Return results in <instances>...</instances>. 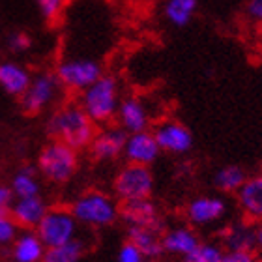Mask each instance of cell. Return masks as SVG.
Instances as JSON below:
<instances>
[{
	"label": "cell",
	"mask_w": 262,
	"mask_h": 262,
	"mask_svg": "<svg viewBox=\"0 0 262 262\" xmlns=\"http://www.w3.org/2000/svg\"><path fill=\"white\" fill-rule=\"evenodd\" d=\"M98 126L82 111L79 103H66L56 109L47 122V133L53 141H60L73 150H86L92 142Z\"/></svg>",
	"instance_id": "1"
},
{
	"label": "cell",
	"mask_w": 262,
	"mask_h": 262,
	"mask_svg": "<svg viewBox=\"0 0 262 262\" xmlns=\"http://www.w3.org/2000/svg\"><path fill=\"white\" fill-rule=\"evenodd\" d=\"M70 210L77 223L90 229H105L120 219V202L99 189L81 193L70 204Z\"/></svg>",
	"instance_id": "2"
},
{
	"label": "cell",
	"mask_w": 262,
	"mask_h": 262,
	"mask_svg": "<svg viewBox=\"0 0 262 262\" xmlns=\"http://www.w3.org/2000/svg\"><path fill=\"white\" fill-rule=\"evenodd\" d=\"M120 84L115 75H101L81 92L79 105L96 126H107L115 120L120 103Z\"/></svg>",
	"instance_id": "3"
},
{
	"label": "cell",
	"mask_w": 262,
	"mask_h": 262,
	"mask_svg": "<svg viewBox=\"0 0 262 262\" xmlns=\"http://www.w3.org/2000/svg\"><path fill=\"white\" fill-rule=\"evenodd\" d=\"M79 152L60 141L47 142L38 154L36 159V169L45 180L64 186L73 180V176L79 170Z\"/></svg>",
	"instance_id": "4"
},
{
	"label": "cell",
	"mask_w": 262,
	"mask_h": 262,
	"mask_svg": "<svg viewBox=\"0 0 262 262\" xmlns=\"http://www.w3.org/2000/svg\"><path fill=\"white\" fill-rule=\"evenodd\" d=\"M154 186V172L146 165L126 163L113 180V191H115L116 201H139V199H148L152 196Z\"/></svg>",
	"instance_id": "5"
},
{
	"label": "cell",
	"mask_w": 262,
	"mask_h": 262,
	"mask_svg": "<svg viewBox=\"0 0 262 262\" xmlns=\"http://www.w3.org/2000/svg\"><path fill=\"white\" fill-rule=\"evenodd\" d=\"M77 227L70 206H49L34 230L45 247H55L77 238Z\"/></svg>",
	"instance_id": "6"
},
{
	"label": "cell",
	"mask_w": 262,
	"mask_h": 262,
	"mask_svg": "<svg viewBox=\"0 0 262 262\" xmlns=\"http://www.w3.org/2000/svg\"><path fill=\"white\" fill-rule=\"evenodd\" d=\"M60 88L62 84L56 79L55 71H39V73L32 75V81H30L28 88L19 98L21 111L27 116L41 115L58 98Z\"/></svg>",
	"instance_id": "7"
},
{
	"label": "cell",
	"mask_w": 262,
	"mask_h": 262,
	"mask_svg": "<svg viewBox=\"0 0 262 262\" xmlns=\"http://www.w3.org/2000/svg\"><path fill=\"white\" fill-rule=\"evenodd\" d=\"M55 75L62 88L73 90V92H82L94 81H98L103 75V68L94 58H64L58 62L55 70Z\"/></svg>",
	"instance_id": "8"
},
{
	"label": "cell",
	"mask_w": 262,
	"mask_h": 262,
	"mask_svg": "<svg viewBox=\"0 0 262 262\" xmlns=\"http://www.w3.org/2000/svg\"><path fill=\"white\" fill-rule=\"evenodd\" d=\"M229 201L221 195L193 196L186 206V219L193 229H210L229 215Z\"/></svg>",
	"instance_id": "9"
},
{
	"label": "cell",
	"mask_w": 262,
	"mask_h": 262,
	"mask_svg": "<svg viewBox=\"0 0 262 262\" xmlns=\"http://www.w3.org/2000/svg\"><path fill=\"white\" fill-rule=\"evenodd\" d=\"M156 142L161 152L170 154V156H184V154L193 150V133L191 129L182 124L180 120L174 118H167L156 124L152 129Z\"/></svg>",
	"instance_id": "10"
},
{
	"label": "cell",
	"mask_w": 262,
	"mask_h": 262,
	"mask_svg": "<svg viewBox=\"0 0 262 262\" xmlns=\"http://www.w3.org/2000/svg\"><path fill=\"white\" fill-rule=\"evenodd\" d=\"M127 133L122 129L118 124H107L101 129L96 131L92 142L88 144V154L94 161L105 163V161H115L124 154V144H126Z\"/></svg>",
	"instance_id": "11"
},
{
	"label": "cell",
	"mask_w": 262,
	"mask_h": 262,
	"mask_svg": "<svg viewBox=\"0 0 262 262\" xmlns=\"http://www.w3.org/2000/svg\"><path fill=\"white\" fill-rule=\"evenodd\" d=\"M115 120L118 122V126L129 135V133H139V131L150 129L152 115H150L148 105L144 103L141 98L127 96V98L120 99Z\"/></svg>",
	"instance_id": "12"
},
{
	"label": "cell",
	"mask_w": 262,
	"mask_h": 262,
	"mask_svg": "<svg viewBox=\"0 0 262 262\" xmlns=\"http://www.w3.org/2000/svg\"><path fill=\"white\" fill-rule=\"evenodd\" d=\"M120 219L127 227H152V229L163 230L161 213L158 204L152 201V196L120 202Z\"/></svg>",
	"instance_id": "13"
},
{
	"label": "cell",
	"mask_w": 262,
	"mask_h": 262,
	"mask_svg": "<svg viewBox=\"0 0 262 262\" xmlns=\"http://www.w3.org/2000/svg\"><path fill=\"white\" fill-rule=\"evenodd\" d=\"M234 195L242 217L251 223L262 221V172L251 176L247 174L246 182Z\"/></svg>",
	"instance_id": "14"
},
{
	"label": "cell",
	"mask_w": 262,
	"mask_h": 262,
	"mask_svg": "<svg viewBox=\"0 0 262 262\" xmlns=\"http://www.w3.org/2000/svg\"><path fill=\"white\" fill-rule=\"evenodd\" d=\"M159 150L156 137L150 129L148 131H139V133H129L124 144V158L127 159V163H137V165H146L150 167L156 163L159 158Z\"/></svg>",
	"instance_id": "15"
},
{
	"label": "cell",
	"mask_w": 262,
	"mask_h": 262,
	"mask_svg": "<svg viewBox=\"0 0 262 262\" xmlns=\"http://www.w3.org/2000/svg\"><path fill=\"white\" fill-rule=\"evenodd\" d=\"M47 202L41 199V195L25 196V199H15L10 208V217L13 223L23 230H34L41 221V217L47 212Z\"/></svg>",
	"instance_id": "16"
},
{
	"label": "cell",
	"mask_w": 262,
	"mask_h": 262,
	"mask_svg": "<svg viewBox=\"0 0 262 262\" xmlns=\"http://www.w3.org/2000/svg\"><path fill=\"white\" fill-rule=\"evenodd\" d=\"M199 244H201V238L191 225H176L163 230L161 234L163 253H169L172 257H186Z\"/></svg>",
	"instance_id": "17"
},
{
	"label": "cell",
	"mask_w": 262,
	"mask_h": 262,
	"mask_svg": "<svg viewBox=\"0 0 262 262\" xmlns=\"http://www.w3.org/2000/svg\"><path fill=\"white\" fill-rule=\"evenodd\" d=\"M219 244L225 251H255V223L242 217L221 230Z\"/></svg>",
	"instance_id": "18"
},
{
	"label": "cell",
	"mask_w": 262,
	"mask_h": 262,
	"mask_svg": "<svg viewBox=\"0 0 262 262\" xmlns=\"http://www.w3.org/2000/svg\"><path fill=\"white\" fill-rule=\"evenodd\" d=\"M32 81L27 66L15 60H0V88L11 98H21Z\"/></svg>",
	"instance_id": "19"
},
{
	"label": "cell",
	"mask_w": 262,
	"mask_h": 262,
	"mask_svg": "<svg viewBox=\"0 0 262 262\" xmlns=\"http://www.w3.org/2000/svg\"><path fill=\"white\" fill-rule=\"evenodd\" d=\"M45 249L36 230H23L11 242V258L13 262H41Z\"/></svg>",
	"instance_id": "20"
},
{
	"label": "cell",
	"mask_w": 262,
	"mask_h": 262,
	"mask_svg": "<svg viewBox=\"0 0 262 262\" xmlns=\"http://www.w3.org/2000/svg\"><path fill=\"white\" fill-rule=\"evenodd\" d=\"M161 234L163 230L152 229V227H127V242H131L144 255V258H152V260L163 255Z\"/></svg>",
	"instance_id": "21"
},
{
	"label": "cell",
	"mask_w": 262,
	"mask_h": 262,
	"mask_svg": "<svg viewBox=\"0 0 262 262\" xmlns=\"http://www.w3.org/2000/svg\"><path fill=\"white\" fill-rule=\"evenodd\" d=\"M11 191L15 199H25V196H36L41 191V184L38 178V169L34 165L25 163L19 167L13 178H11Z\"/></svg>",
	"instance_id": "22"
},
{
	"label": "cell",
	"mask_w": 262,
	"mask_h": 262,
	"mask_svg": "<svg viewBox=\"0 0 262 262\" xmlns=\"http://www.w3.org/2000/svg\"><path fill=\"white\" fill-rule=\"evenodd\" d=\"M196 8H199V0H165L163 15L172 27L184 28L193 21Z\"/></svg>",
	"instance_id": "23"
},
{
	"label": "cell",
	"mask_w": 262,
	"mask_h": 262,
	"mask_svg": "<svg viewBox=\"0 0 262 262\" xmlns=\"http://www.w3.org/2000/svg\"><path fill=\"white\" fill-rule=\"evenodd\" d=\"M84 253H86V244L81 238H73L60 246L47 247L41 262H81Z\"/></svg>",
	"instance_id": "24"
},
{
	"label": "cell",
	"mask_w": 262,
	"mask_h": 262,
	"mask_svg": "<svg viewBox=\"0 0 262 262\" xmlns=\"http://www.w3.org/2000/svg\"><path fill=\"white\" fill-rule=\"evenodd\" d=\"M247 172L240 165H225L213 174V186L223 195H234L246 182Z\"/></svg>",
	"instance_id": "25"
},
{
	"label": "cell",
	"mask_w": 262,
	"mask_h": 262,
	"mask_svg": "<svg viewBox=\"0 0 262 262\" xmlns=\"http://www.w3.org/2000/svg\"><path fill=\"white\" fill-rule=\"evenodd\" d=\"M225 249L219 242H201L191 253L182 257V262H221Z\"/></svg>",
	"instance_id": "26"
},
{
	"label": "cell",
	"mask_w": 262,
	"mask_h": 262,
	"mask_svg": "<svg viewBox=\"0 0 262 262\" xmlns=\"http://www.w3.org/2000/svg\"><path fill=\"white\" fill-rule=\"evenodd\" d=\"M39 15L45 23H55L64 11V6L68 0H34Z\"/></svg>",
	"instance_id": "27"
},
{
	"label": "cell",
	"mask_w": 262,
	"mask_h": 262,
	"mask_svg": "<svg viewBox=\"0 0 262 262\" xmlns=\"http://www.w3.org/2000/svg\"><path fill=\"white\" fill-rule=\"evenodd\" d=\"M6 47H8V51L13 53V55H23V53H27V51L32 47V38H30L27 32H23V30H15V32L8 34Z\"/></svg>",
	"instance_id": "28"
},
{
	"label": "cell",
	"mask_w": 262,
	"mask_h": 262,
	"mask_svg": "<svg viewBox=\"0 0 262 262\" xmlns=\"http://www.w3.org/2000/svg\"><path fill=\"white\" fill-rule=\"evenodd\" d=\"M19 227L13 223L10 215H0V246H8L15 240Z\"/></svg>",
	"instance_id": "29"
},
{
	"label": "cell",
	"mask_w": 262,
	"mask_h": 262,
	"mask_svg": "<svg viewBox=\"0 0 262 262\" xmlns=\"http://www.w3.org/2000/svg\"><path fill=\"white\" fill-rule=\"evenodd\" d=\"M144 255L137 249L131 242L122 244V247L118 249V262H144Z\"/></svg>",
	"instance_id": "30"
},
{
	"label": "cell",
	"mask_w": 262,
	"mask_h": 262,
	"mask_svg": "<svg viewBox=\"0 0 262 262\" xmlns=\"http://www.w3.org/2000/svg\"><path fill=\"white\" fill-rule=\"evenodd\" d=\"M246 17L253 25L262 27V0H247L246 2Z\"/></svg>",
	"instance_id": "31"
},
{
	"label": "cell",
	"mask_w": 262,
	"mask_h": 262,
	"mask_svg": "<svg viewBox=\"0 0 262 262\" xmlns=\"http://www.w3.org/2000/svg\"><path fill=\"white\" fill-rule=\"evenodd\" d=\"M13 201H15V196H13L11 187L0 184V215H10V208Z\"/></svg>",
	"instance_id": "32"
},
{
	"label": "cell",
	"mask_w": 262,
	"mask_h": 262,
	"mask_svg": "<svg viewBox=\"0 0 262 262\" xmlns=\"http://www.w3.org/2000/svg\"><path fill=\"white\" fill-rule=\"evenodd\" d=\"M255 251H225L221 262H255Z\"/></svg>",
	"instance_id": "33"
},
{
	"label": "cell",
	"mask_w": 262,
	"mask_h": 262,
	"mask_svg": "<svg viewBox=\"0 0 262 262\" xmlns=\"http://www.w3.org/2000/svg\"><path fill=\"white\" fill-rule=\"evenodd\" d=\"M255 251L262 255V221L255 223Z\"/></svg>",
	"instance_id": "34"
},
{
	"label": "cell",
	"mask_w": 262,
	"mask_h": 262,
	"mask_svg": "<svg viewBox=\"0 0 262 262\" xmlns=\"http://www.w3.org/2000/svg\"><path fill=\"white\" fill-rule=\"evenodd\" d=\"M0 257H2V246H0Z\"/></svg>",
	"instance_id": "35"
},
{
	"label": "cell",
	"mask_w": 262,
	"mask_h": 262,
	"mask_svg": "<svg viewBox=\"0 0 262 262\" xmlns=\"http://www.w3.org/2000/svg\"><path fill=\"white\" fill-rule=\"evenodd\" d=\"M255 262H262V258H257V260H255Z\"/></svg>",
	"instance_id": "36"
}]
</instances>
